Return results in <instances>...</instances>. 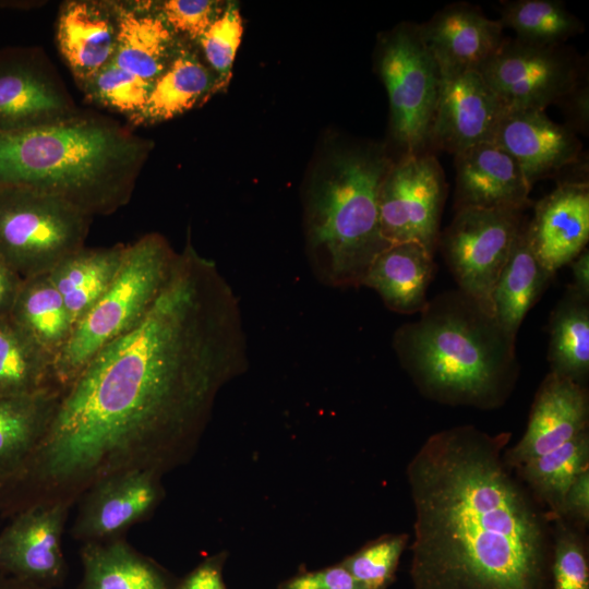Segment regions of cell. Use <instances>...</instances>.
<instances>
[{"instance_id": "1", "label": "cell", "mask_w": 589, "mask_h": 589, "mask_svg": "<svg viewBox=\"0 0 589 589\" xmlns=\"http://www.w3.org/2000/svg\"><path fill=\"white\" fill-rule=\"evenodd\" d=\"M248 366L239 299L189 236L148 313L62 389L45 436L1 485L2 506L74 504L112 474L187 462L219 392Z\"/></svg>"}, {"instance_id": "2", "label": "cell", "mask_w": 589, "mask_h": 589, "mask_svg": "<svg viewBox=\"0 0 589 589\" xmlns=\"http://www.w3.org/2000/svg\"><path fill=\"white\" fill-rule=\"evenodd\" d=\"M509 437L455 426L409 462L414 589H549L548 520L502 453Z\"/></svg>"}, {"instance_id": "3", "label": "cell", "mask_w": 589, "mask_h": 589, "mask_svg": "<svg viewBox=\"0 0 589 589\" xmlns=\"http://www.w3.org/2000/svg\"><path fill=\"white\" fill-rule=\"evenodd\" d=\"M149 146L115 123L75 115L0 132V188H28L92 217L110 215L129 202Z\"/></svg>"}, {"instance_id": "4", "label": "cell", "mask_w": 589, "mask_h": 589, "mask_svg": "<svg viewBox=\"0 0 589 589\" xmlns=\"http://www.w3.org/2000/svg\"><path fill=\"white\" fill-rule=\"evenodd\" d=\"M392 346L419 390L442 404L498 407L518 374L516 338L459 289L429 300Z\"/></svg>"}, {"instance_id": "5", "label": "cell", "mask_w": 589, "mask_h": 589, "mask_svg": "<svg viewBox=\"0 0 589 589\" xmlns=\"http://www.w3.org/2000/svg\"><path fill=\"white\" fill-rule=\"evenodd\" d=\"M393 160L376 144L338 147L311 182L305 199L310 267L320 283L360 287L389 244L381 232L378 194Z\"/></svg>"}, {"instance_id": "6", "label": "cell", "mask_w": 589, "mask_h": 589, "mask_svg": "<svg viewBox=\"0 0 589 589\" xmlns=\"http://www.w3.org/2000/svg\"><path fill=\"white\" fill-rule=\"evenodd\" d=\"M178 252L159 233L124 245L111 284L73 326L53 363L56 385L64 389L106 345L132 329L148 313L172 271Z\"/></svg>"}, {"instance_id": "7", "label": "cell", "mask_w": 589, "mask_h": 589, "mask_svg": "<svg viewBox=\"0 0 589 589\" xmlns=\"http://www.w3.org/2000/svg\"><path fill=\"white\" fill-rule=\"evenodd\" d=\"M92 216L41 191L0 188V260L23 279L84 247Z\"/></svg>"}, {"instance_id": "8", "label": "cell", "mask_w": 589, "mask_h": 589, "mask_svg": "<svg viewBox=\"0 0 589 589\" xmlns=\"http://www.w3.org/2000/svg\"><path fill=\"white\" fill-rule=\"evenodd\" d=\"M377 69L386 87L393 137L401 155L430 151L441 71L420 35L402 23L380 41Z\"/></svg>"}, {"instance_id": "9", "label": "cell", "mask_w": 589, "mask_h": 589, "mask_svg": "<svg viewBox=\"0 0 589 589\" xmlns=\"http://www.w3.org/2000/svg\"><path fill=\"white\" fill-rule=\"evenodd\" d=\"M525 211L462 208L444 231L441 250L458 289L493 316L492 292L525 221Z\"/></svg>"}, {"instance_id": "10", "label": "cell", "mask_w": 589, "mask_h": 589, "mask_svg": "<svg viewBox=\"0 0 589 589\" xmlns=\"http://www.w3.org/2000/svg\"><path fill=\"white\" fill-rule=\"evenodd\" d=\"M586 68L565 45L541 46L505 37L479 72L507 110L544 111L567 94Z\"/></svg>"}, {"instance_id": "11", "label": "cell", "mask_w": 589, "mask_h": 589, "mask_svg": "<svg viewBox=\"0 0 589 589\" xmlns=\"http://www.w3.org/2000/svg\"><path fill=\"white\" fill-rule=\"evenodd\" d=\"M447 184L431 151L400 155L378 194L380 226L388 244L416 242L434 253Z\"/></svg>"}, {"instance_id": "12", "label": "cell", "mask_w": 589, "mask_h": 589, "mask_svg": "<svg viewBox=\"0 0 589 589\" xmlns=\"http://www.w3.org/2000/svg\"><path fill=\"white\" fill-rule=\"evenodd\" d=\"M72 506L39 503L12 516L0 532V574L43 589L60 586L67 576L62 534Z\"/></svg>"}, {"instance_id": "13", "label": "cell", "mask_w": 589, "mask_h": 589, "mask_svg": "<svg viewBox=\"0 0 589 589\" xmlns=\"http://www.w3.org/2000/svg\"><path fill=\"white\" fill-rule=\"evenodd\" d=\"M506 110L478 70L441 74L430 151H445L455 156L493 141Z\"/></svg>"}, {"instance_id": "14", "label": "cell", "mask_w": 589, "mask_h": 589, "mask_svg": "<svg viewBox=\"0 0 589 589\" xmlns=\"http://www.w3.org/2000/svg\"><path fill=\"white\" fill-rule=\"evenodd\" d=\"M160 478L155 471L135 469L97 482L79 500L71 536L83 543L122 538L152 515L164 497Z\"/></svg>"}, {"instance_id": "15", "label": "cell", "mask_w": 589, "mask_h": 589, "mask_svg": "<svg viewBox=\"0 0 589 589\" xmlns=\"http://www.w3.org/2000/svg\"><path fill=\"white\" fill-rule=\"evenodd\" d=\"M493 142L515 159L531 188L577 166L582 155L577 134L541 110H506Z\"/></svg>"}, {"instance_id": "16", "label": "cell", "mask_w": 589, "mask_h": 589, "mask_svg": "<svg viewBox=\"0 0 589 589\" xmlns=\"http://www.w3.org/2000/svg\"><path fill=\"white\" fill-rule=\"evenodd\" d=\"M587 388L570 378L549 372L531 406L527 429L519 442L505 452L513 468L554 450L588 431Z\"/></svg>"}, {"instance_id": "17", "label": "cell", "mask_w": 589, "mask_h": 589, "mask_svg": "<svg viewBox=\"0 0 589 589\" xmlns=\"http://www.w3.org/2000/svg\"><path fill=\"white\" fill-rule=\"evenodd\" d=\"M528 238L540 263L552 274L569 264L589 240L588 178L561 181L534 204Z\"/></svg>"}, {"instance_id": "18", "label": "cell", "mask_w": 589, "mask_h": 589, "mask_svg": "<svg viewBox=\"0 0 589 589\" xmlns=\"http://www.w3.org/2000/svg\"><path fill=\"white\" fill-rule=\"evenodd\" d=\"M74 116L65 94L23 50L0 53V132L27 130Z\"/></svg>"}, {"instance_id": "19", "label": "cell", "mask_w": 589, "mask_h": 589, "mask_svg": "<svg viewBox=\"0 0 589 589\" xmlns=\"http://www.w3.org/2000/svg\"><path fill=\"white\" fill-rule=\"evenodd\" d=\"M420 35L441 74L478 70L504 40L500 20L486 17L476 5L455 2L419 24Z\"/></svg>"}, {"instance_id": "20", "label": "cell", "mask_w": 589, "mask_h": 589, "mask_svg": "<svg viewBox=\"0 0 589 589\" xmlns=\"http://www.w3.org/2000/svg\"><path fill=\"white\" fill-rule=\"evenodd\" d=\"M455 211L509 208L525 211L531 187L515 159L493 141L455 156Z\"/></svg>"}, {"instance_id": "21", "label": "cell", "mask_w": 589, "mask_h": 589, "mask_svg": "<svg viewBox=\"0 0 589 589\" xmlns=\"http://www.w3.org/2000/svg\"><path fill=\"white\" fill-rule=\"evenodd\" d=\"M117 35L116 4L71 1L61 9L57 29L59 49L74 77L84 86L111 62Z\"/></svg>"}, {"instance_id": "22", "label": "cell", "mask_w": 589, "mask_h": 589, "mask_svg": "<svg viewBox=\"0 0 589 589\" xmlns=\"http://www.w3.org/2000/svg\"><path fill=\"white\" fill-rule=\"evenodd\" d=\"M434 253L416 242L389 244L369 266L362 285L400 314L420 313L435 271Z\"/></svg>"}, {"instance_id": "23", "label": "cell", "mask_w": 589, "mask_h": 589, "mask_svg": "<svg viewBox=\"0 0 589 589\" xmlns=\"http://www.w3.org/2000/svg\"><path fill=\"white\" fill-rule=\"evenodd\" d=\"M62 389L0 397V484L13 478L45 436Z\"/></svg>"}, {"instance_id": "24", "label": "cell", "mask_w": 589, "mask_h": 589, "mask_svg": "<svg viewBox=\"0 0 589 589\" xmlns=\"http://www.w3.org/2000/svg\"><path fill=\"white\" fill-rule=\"evenodd\" d=\"M527 225L525 219L492 292L493 317L515 338L527 313L554 276L533 252Z\"/></svg>"}, {"instance_id": "25", "label": "cell", "mask_w": 589, "mask_h": 589, "mask_svg": "<svg viewBox=\"0 0 589 589\" xmlns=\"http://www.w3.org/2000/svg\"><path fill=\"white\" fill-rule=\"evenodd\" d=\"M116 11L118 35L111 62L153 86L178 49L175 33L157 13L118 4Z\"/></svg>"}, {"instance_id": "26", "label": "cell", "mask_w": 589, "mask_h": 589, "mask_svg": "<svg viewBox=\"0 0 589 589\" xmlns=\"http://www.w3.org/2000/svg\"><path fill=\"white\" fill-rule=\"evenodd\" d=\"M80 589H172L163 570L122 538L81 548Z\"/></svg>"}, {"instance_id": "27", "label": "cell", "mask_w": 589, "mask_h": 589, "mask_svg": "<svg viewBox=\"0 0 589 589\" xmlns=\"http://www.w3.org/2000/svg\"><path fill=\"white\" fill-rule=\"evenodd\" d=\"M123 244L86 248L61 260L48 276L73 323L82 318L107 290L119 268Z\"/></svg>"}, {"instance_id": "28", "label": "cell", "mask_w": 589, "mask_h": 589, "mask_svg": "<svg viewBox=\"0 0 589 589\" xmlns=\"http://www.w3.org/2000/svg\"><path fill=\"white\" fill-rule=\"evenodd\" d=\"M10 317L52 358L53 363L74 326L48 273L23 280Z\"/></svg>"}, {"instance_id": "29", "label": "cell", "mask_w": 589, "mask_h": 589, "mask_svg": "<svg viewBox=\"0 0 589 589\" xmlns=\"http://www.w3.org/2000/svg\"><path fill=\"white\" fill-rule=\"evenodd\" d=\"M223 84L194 53L178 47L154 82L146 105L136 120L157 122L171 119L190 108Z\"/></svg>"}, {"instance_id": "30", "label": "cell", "mask_w": 589, "mask_h": 589, "mask_svg": "<svg viewBox=\"0 0 589 589\" xmlns=\"http://www.w3.org/2000/svg\"><path fill=\"white\" fill-rule=\"evenodd\" d=\"M550 372L585 386L589 374V298L569 286L549 321Z\"/></svg>"}, {"instance_id": "31", "label": "cell", "mask_w": 589, "mask_h": 589, "mask_svg": "<svg viewBox=\"0 0 589 589\" xmlns=\"http://www.w3.org/2000/svg\"><path fill=\"white\" fill-rule=\"evenodd\" d=\"M58 387L53 360L10 316L0 318V397Z\"/></svg>"}, {"instance_id": "32", "label": "cell", "mask_w": 589, "mask_h": 589, "mask_svg": "<svg viewBox=\"0 0 589 589\" xmlns=\"http://www.w3.org/2000/svg\"><path fill=\"white\" fill-rule=\"evenodd\" d=\"M588 465L589 435L585 431L554 450L524 462L517 469L534 495L561 517L568 489L588 469Z\"/></svg>"}, {"instance_id": "33", "label": "cell", "mask_w": 589, "mask_h": 589, "mask_svg": "<svg viewBox=\"0 0 589 589\" xmlns=\"http://www.w3.org/2000/svg\"><path fill=\"white\" fill-rule=\"evenodd\" d=\"M500 22L519 40L541 46L564 45L585 28L560 0L502 1Z\"/></svg>"}, {"instance_id": "34", "label": "cell", "mask_w": 589, "mask_h": 589, "mask_svg": "<svg viewBox=\"0 0 589 589\" xmlns=\"http://www.w3.org/2000/svg\"><path fill=\"white\" fill-rule=\"evenodd\" d=\"M408 542L407 534L382 537L341 564L365 589H385L392 581Z\"/></svg>"}, {"instance_id": "35", "label": "cell", "mask_w": 589, "mask_h": 589, "mask_svg": "<svg viewBox=\"0 0 589 589\" xmlns=\"http://www.w3.org/2000/svg\"><path fill=\"white\" fill-rule=\"evenodd\" d=\"M84 87L94 100L136 120L152 85L110 62Z\"/></svg>"}, {"instance_id": "36", "label": "cell", "mask_w": 589, "mask_h": 589, "mask_svg": "<svg viewBox=\"0 0 589 589\" xmlns=\"http://www.w3.org/2000/svg\"><path fill=\"white\" fill-rule=\"evenodd\" d=\"M551 589H589V567L579 538L557 517L550 562Z\"/></svg>"}, {"instance_id": "37", "label": "cell", "mask_w": 589, "mask_h": 589, "mask_svg": "<svg viewBox=\"0 0 589 589\" xmlns=\"http://www.w3.org/2000/svg\"><path fill=\"white\" fill-rule=\"evenodd\" d=\"M243 33L242 20L235 3L226 5L221 14L211 24L199 39L211 68L224 83L230 75L231 67Z\"/></svg>"}, {"instance_id": "38", "label": "cell", "mask_w": 589, "mask_h": 589, "mask_svg": "<svg viewBox=\"0 0 589 589\" xmlns=\"http://www.w3.org/2000/svg\"><path fill=\"white\" fill-rule=\"evenodd\" d=\"M221 4L208 0H168L160 4L158 14L173 33L199 41L224 11Z\"/></svg>"}, {"instance_id": "39", "label": "cell", "mask_w": 589, "mask_h": 589, "mask_svg": "<svg viewBox=\"0 0 589 589\" xmlns=\"http://www.w3.org/2000/svg\"><path fill=\"white\" fill-rule=\"evenodd\" d=\"M278 589H365L340 563L287 579Z\"/></svg>"}, {"instance_id": "40", "label": "cell", "mask_w": 589, "mask_h": 589, "mask_svg": "<svg viewBox=\"0 0 589 589\" xmlns=\"http://www.w3.org/2000/svg\"><path fill=\"white\" fill-rule=\"evenodd\" d=\"M555 105L560 106L567 119L565 124L576 134H588L589 130V83L584 73L577 83Z\"/></svg>"}, {"instance_id": "41", "label": "cell", "mask_w": 589, "mask_h": 589, "mask_svg": "<svg viewBox=\"0 0 589 589\" xmlns=\"http://www.w3.org/2000/svg\"><path fill=\"white\" fill-rule=\"evenodd\" d=\"M223 554L206 558L199 564L177 589H227L223 580Z\"/></svg>"}, {"instance_id": "42", "label": "cell", "mask_w": 589, "mask_h": 589, "mask_svg": "<svg viewBox=\"0 0 589 589\" xmlns=\"http://www.w3.org/2000/svg\"><path fill=\"white\" fill-rule=\"evenodd\" d=\"M570 516L582 524L589 519V469L581 472L568 489L563 507L562 516Z\"/></svg>"}, {"instance_id": "43", "label": "cell", "mask_w": 589, "mask_h": 589, "mask_svg": "<svg viewBox=\"0 0 589 589\" xmlns=\"http://www.w3.org/2000/svg\"><path fill=\"white\" fill-rule=\"evenodd\" d=\"M23 278L0 260V318L10 316Z\"/></svg>"}, {"instance_id": "44", "label": "cell", "mask_w": 589, "mask_h": 589, "mask_svg": "<svg viewBox=\"0 0 589 589\" xmlns=\"http://www.w3.org/2000/svg\"><path fill=\"white\" fill-rule=\"evenodd\" d=\"M573 281L568 285L576 292L589 298V251L586 248L570 263Z\"/></svg>"}, {"instance_id": "45", "label": "cell", "mask_w": 589, "mask_h": 589, "mask_svg": "<svg viewBox=\"0 0 589 589\" xmlns=\"http://www.w3.org/2000/svg\"><path fill=\"white\" fill-rule=\"evenodd\" d=\"M0 589H43L32 582L0 574Z\"/></svg>"}]
</instances>
